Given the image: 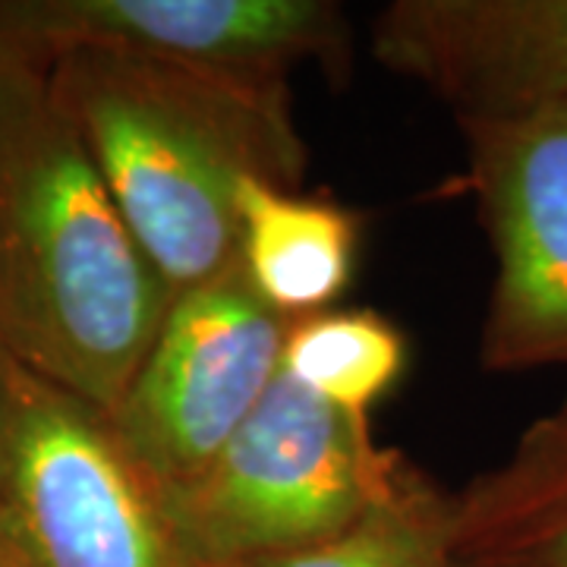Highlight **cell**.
<instances>
[{
  "label": "cell",
  "mask_w": 567,
  "mask_h": 567,
  "mask_svg": "<svg viewBox=\"0 0 567 567\" xmlns=\"http://www.w3.org/2000/svg\"><path fill=\"white\" fill-rule=\"evenodd\" d=\"M167 309L48 73L0 66V350L114 413Z\"/></svg>",
  "instance_id": "6da1fadb"
},
{
  "label": "cell",
  "mask_w": 567,
  "mask_h": 567,
  "mask_svg": "<svg viewBox=\"0 0 567 567\" xmlns=\"http://www.w3.org/2000/svg\"><path fill=\"white\" fill-rule=\"evenodd\" d=\"M48 82L171 300L237 259L244 181L303 186L287 82L92 51Z\"/></svg>",
  "instance_id": "7a4b0ae2"
},
{
  "label": "cell",
  "mask_w": 567,
  "mask_h": 567,
  "mask_svg": "<svg viewBox=\"0 0 567 567\" xmlns=\"http://www.w3.org/2000/svg\"><path fill=\"white\" fill-rule=\"evenodd\" d=\"M410 466L375 442L365 416L328 404L281 369L199 473L155 486L186 567H224L344 533Z\"/></svg>",
  "instance_id": "3957f363"
},
{
  "label": "cell",
  "mask_w": 567,
  "mask_h": 567,
  "mask_svg": "<svg viewBox=\"0 0 567 567\" xmlns=\"http://www.w3.org/2000/svg\"><path fill=\"white\" fill-rule=\"evenodd\" d=\"M0 543L20 567H186L111 413L3 350Z\"/></svg>",
  "instance_id": "277c9868"
},
{
  "label": "cell",
  "mask_w": 567,
  "mask_h": 567,
  "mask_svg": "<svg viewBox=\"0 0 567 567\" xmlns=\"http://www.w3.org/2000/svg\"><path fill=\"white\" fill-rule=\"evenodd\" d=\"M85 51L287 82L303 63L344 73L350 25L331 0H0V66Z\"/></svg>",
  "instance_id": "5b68a950"
},
{
  "label": "cell",
  "mask_w": 567,
  "mask_h": 567,
  "mask_svg": "<svg viewBox=\"0 0 567 567\" xmlns=\"http://www.w3.org/2000/svg\"><path fill=\"white\" fill-rule=\"evenodd\" d=\"M290 322L256 293L240 256L171 300L140 372L111 413L158 483L199 473L281 372Z\"/></svg>",
  "instance_id": "8992f818"
},
{
  "label": "cell",
  "mask_w": 567,
  "mask_h": 567,
  "mask_svg": "<svg viewBox=\"0 0 567 567\" xmlns=\"http://www.w3.org/2000/svg\"><path fill=\"white\" fill-rule=\"evenodd\" d=\"M457 126L466 183L495 256L480 365L567 369V102Z\"/></svg>",
  "instance_id": "52a82bcc"
},
{
  "label": "cell",
  "mask_w": 567,
  "mask_h": 567,
  "mask_svg": "<svg viewBox=\"0 0 567 567\" xmlns=\"http://www.w3.org/2000/svg\"><path fill=\"white\" fill-rule=\"evenodd\" d=\"M372 58L461 121H514L567 102V0H391Z\"/></svg>",
  "instance_id": "ba28073f"
},
{
  "label": "cell",
  "mask_w": 567,
  "mask_h": 567,
  "mask_svg": "<svg viewBox=\"0 0 567 567\" xmlns=\"http://www.w3.org/2000/svg\"><path fill=\"white\" fill-rule=\"evenodd\" d=\"M451 543L461 561L567 567V398L454 492Z\"/></svg>",
  "instance_id": "9c48e42d"
},
{
  "label": "cell",
  "mask_w": 567,
  "mask_h": 567,
  "mask_svg": "<svg viewBox=\"0 0 567 567\" xmlns=\"http://www.w3.org/2000/svg\"><path fill=\"white\" fill-rule=\"evenodd\" d=\"M237 215L246 278L281 316L322 312L350 287L360 249V218L350 208L249 177Z\"/></svg>",
  "instance_id": "30bf717a"
},
{
  "label": "cell",
  "mask_w": 567,
  "mask_h": 567,
  "mask_svg": "<svg viewBox=\"0 0 567 567\" xmlns=\"http://www.w3.org/2000/svg\"><path fill=\"white\" fill-rule=\"evenodd\" d=\"M404 365V331L375 309H322L293 319L281 357L293 382L365 420Z\"/></svg>",
  "instance_id": "8fae6325"
},
{
  "label": "cell",
  "mask_w": 567,
  "mask_h": 567,
  "mask_svg": "<svg viewBox=\"0 0 567 567\" xmlns=\"http://www.w3.org/2000/svg\"><path fill=\"white\" fill-rule=\"evenodd\" d=\"M451 514L454 492L439 488L410 466L404 483L344 533L316 546L224 567H457Z\"/></svg>",
  "instance_id": "7c38bea8"
},
{
  "label": "cell",
  "mask_w": 567,
  "mask_h": 567,
  "mask_svg": "<svg viewBox=\"0 0 567 567\" xmlns=\"http://www.w3.org/2000/svg\"><path fill=\"white\" fill-rule=\"evenodd\" d=\"M457 567H517V565H502V561H461V558H457Z\"/></svg>",
  "instance_id": "4fadbf2b"
},
{
  "label": "cell",
  "mask_w": 567,
  "mask_h": 567,
  "mask_svg": "<svg viewBox=\"0 0 567 567\" xmlns=\"http://www.w3.org/2000/svg\"><path fill=\"white\" fill-rule=\"evenodd\" d=\"M0 567H20L17 561H13V555H10V551L3 548V543H0Z\"/></svg>",
  "instance_id": "5bb4252c"
}]
</instances>
